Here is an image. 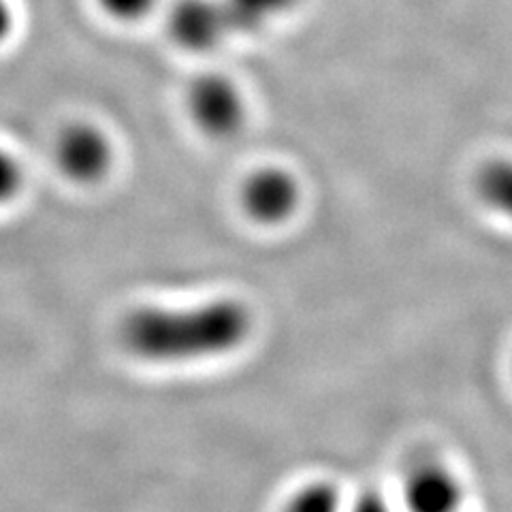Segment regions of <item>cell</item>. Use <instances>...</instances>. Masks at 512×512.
I'll return each instance as SVG.
<instances>
[{
	"instance_id": "6da1fadb",
	"label": "cell",
	"mask_w": 512,
	"mask_h": 512,
	"mask_svg": "<svg viewBox=\"0 0 512 512\" xmlns=\"http://www.w3.org/2000/svg\"><path fill=\"white\" fill-rule=\"evenodd\" d=\"M250 329L246 306L224 299L186 312L135 310L124 318L122 342L146 361H190L242 346Z\"/></svg>"
},
{
	"instance_id": "7a4b0ae2",
	"label": "cell",
	"mask_w": 512,
	"mask_h": 512,
	"mask_svg": "<svg viewBox=\"0 0 512 512\" xmlns=\"http://www.w3.org/2000/svg\"><path fill=\"white\" fill-rule=\"evenodd\" d=\"M188 107L201 131L227 139L244 124V99L233 82L222 75H203L188 92Z\"/></svg>"
},
{
	"instance_id": "3957f363",
	"label": "cell",
	"mask_w": 512,
	"mask_h": 512,
	"mask_svg": "<svg viewBox=\"0 0 512 512\" xmlns=\"http://www.w3.org/2000/svg\"><path fill=\"white\" fill-rule=\"evenodd\" d=\"M167 26L171 39L188 52L212 50L233 32L222 0H178Z\"/></svg>"
},
{
	"instance_id": "277c9868",
	"label": "cell",
	"mask_w": 512,
	"mask_h": 512,
	"mask_svg": "<svg viewBox=\"0 0 512 512\" xmlns=\"http://www.w3.org/2000/svg\"><path fill=\"white\" fill-rule=\"evenodd\" d=\"M242 203L254 220L278 224L297 210L299 184L284 169H261L244 184Z\"/></svg>"
},
{
	"instance_id": "5b68a950",
	"label": "cell",
	"mask_w": 512,
	"mask_h": 512,
	"mask_svg": "<svg viewBox=\"0 0 512 512\" xmlns=\"http://www.w3.org/2000/svg\"><path fill=\"white\" fill-rule=\"evenodd\" d=\"M58 163L69 178L77 182H94L105 175L111 163V148L103 133L94 126L77 124L64 131L56 148Z\"/></svg>"
},
{
	"instance_id": "8992f818",
	"label": "cell",
	"mask_w": 512,
	"mask_h": 512,
	"mask_svg": "<svg viewBox=\"0 0 512 512\" xmlns=\"http://www.w3.org/2000/svg\"><path fill=\"white\" fill-rule=\"evenodd\" d=\"M406 504L416 512H451L461 504V487L444 468L423 466L408 478Z\"/></svg>"
},
{
	"instance_id": "52a82bcc",
	"label": "cell",
	"mask_w": 512,
	"mask_h": 512,
	"mask_svg": "<svg viewBox=\"0 0 512 512\" xmlns=\"http://www.w3.org/2000/svg\"><path fill=\"white\" fill-rule=\"evenodd\" d=\"M299 0H222L227 9L233 32H256L265 28L288 11L297 7Z\"/></svg>"
},
{
	"instance_id": "ba28073f",
	"label": "cell",
	"mask_w": 512,
	"mask_h": 512,
	"mask_svg": "<svg viewBox=\"0 0 512 512\" xmlns=\"http://www.w3.org/2000/svg\"><path fill=\"white\" fill-rule=\"evenodd\" d=\"M476 190L493 210L512 218V163L493 160L478 173Z\"/></svg>"
},
{
	"instance_id": "9c48e42d",
	"label": "cell",
	"mask_w": 512,
	"mask_h": 512,
	"mask_svg": "<svg viewBox=\"0 0 512 512\" xmlns=\"http://www.w3.org/2000/svg\"><path fill=\"white\" fill-rule=\"evenodd\" d=\"M338 491H335L331 485H310L306 489H301L293 502L291 508L299 512H331L338 508Z\"/></svg>"
},
{
	"instance_id": "30bf717a",
	"label": "cell",
	"mask_w": 512,
	"mask_h": 512,
	"mask_svg": "<svg viewBox=\"0 0 512 512\" xmlns=\"http://www.w3.org/2000/svg\"><path fill=\"white\" fill-rule=\"evenodd\" d=\"M109 18L120 22H137L154 11L158 0H96Z\"/></svg>"
},
{
	"instance_id": "8fae6325",
	"label": "cell",
	"mask_w": 512,
	"mask_h": 512,
	"mask_svg": "<svg viewBox=\"0 0 512 512\" xmlns=\"http://www.w3.org/2000/svg\"><path fill=\"white\" fill-rule=\"evenodd\" d=\"M20 182L22 171L18 163L7 152H0V203L11 199L18 192Z\"/></svg>"
},
{
	"instance_id": "7c38bea8",
	"label": "cell",
	"mask_w": 512,
	"mask_h": 512,
	"mask_svg": "<svg viewBox=\"0 0 512 512\" xmlns=\"http://www.w3.org/2000/svg\"><path fill=\"white\" fill-rule=\"evenodd\" d=\"M15 24V15H13V7L9 0H0V43H3L13 30Z\"/></svg>"
}]
</instances>
